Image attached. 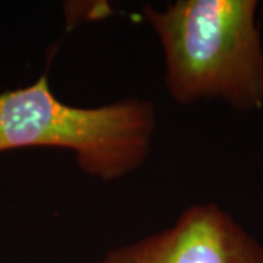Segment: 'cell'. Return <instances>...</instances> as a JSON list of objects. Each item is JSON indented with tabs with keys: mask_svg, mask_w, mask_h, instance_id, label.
Here are the masks:
<instances>
[{
	"mask_svg": "<svg viewBox=\"0 0 263 263\" xmlns=\"http://www.w3.org/2000/svg\"><path fill=\"white\" fill-rule=\"evenodd\" d=\"M256 0H177L143 6L165 59V86L179 104L221 98L237 110L263 107V50Z\"/></svg>",
	"mask_w": 263,
	"mask_h": 263,
	"instance_id": "cell-1",
	"label": "cell"
},
{
	"mask_svg": "<svg viewBox=\"0 0 263 263\" xmlns=\"http://www.w3.org/2000/svg\"><path fill=\"white\" fill-rule=\"evenodd\" d=\"M155 127V108L148 100L75 107L54 95L47 73L32 85L0 92V152L70 151L84 173L105 181L141 167L149 157Z\"/></svg>",
	"mask_w": 263,
	"mask_h": 263,
	"instance_id": "cell-2",
	"label": "cell"
},
{
	"mask_svg": "<svg viewBox=\"0 0 263 263\" xmlns=\"http://www.w3.org/2000/svg\"><path fill=\"white\" fill-rule=\"evenodd\" d=\"M100 263H263V247L226 211L202 203L160 233L108 252Z\"/></svg>",
	"mask_w": 263,
	"mask_h": 263,
	"instance_id": "cell-3",
	"label": "cell"
}]
</instances>
